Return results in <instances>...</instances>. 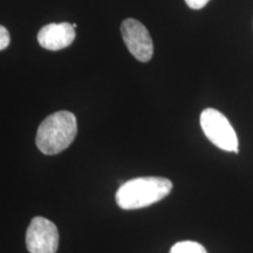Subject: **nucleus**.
Returning a JSON list of instances; mask_svg holds the SVG:
<instances>
[{
    "label": "nucleus",
    "mask_w": 253,
    "mask_h": 253,
    "mask_svg": "<svg viewBox=\"0 0 253 253\" xmlns=\"http://www.w3.org/2000/svg\"><path fill=\"white\" fill-rule=\"evenodd\" d=\"M172 190V182L163 177H138L121 185L116 203L123 210H136L162 201Z\"/></svg>",
    "instance_id": "1"
},
{
    "label": "nucleus",
    "mask_w": 253,
    "mask_h": 253,
    "mask_svg": "<svg viewBox=\"0 0 253 253\" xmlns=\"http://www.w3.org/2000/svg\"><path fill=\"white\" fill-rule=\"evenodd\" d=\"M78 134L75 115L67 110H60L41 122L37 132L38 149L45 155L62 153L73 143Z\"/></svg>",
    "instance_id": "2"
},
{
    "label": "nucleus",
    "mask_w": 253,
    "mask_h": 253,
    "mask_svg": "<svg viewBox=\"0 0 253 253\" xmlns=\"http://www.w3.org/2000/svg\"><path fill=\"white\" fill-rule=\"evenodd\" d=\"M201 126L211 143L224 151L238 154V137L224 114L207 108L201 114Z\"/></svg>",
    "instance_id": "3"
},
{
    "label": "nucleus",
    "mask_w": 253,
    "mask_h": 253,
    "mask_svg": "<svg viewBox=\"0 0 253 253\" xmlns=\"http://www.w3.org/2000/svg\"><path fill=\"white\" fill-rule=\"evenodd\" d=\"M26 248L30 253H56L59 231L55 224L47 218L34 217L26 231Z\"/></svg>",
    "instance_id": "4"
},
{
    "label": "nucleus",
    "mask_w": 253,
    "mask_h": 253,
    "mask_svg": "<svg viewBox=\"0 0 253 253\" xmlns=\"http://www.w3.org/2000/svg\"><path fill=\"white\" fill-rule=\"evenodd\" d=\"M121 33L126 48L135 59L141 62H148L153 58V39L143 24L136 19H126L121 25Z\"/></svg>",
    "instance_id": "5"
},
{
    "label": "nucleus",
    "mask_w": 253,
    "mask_h": 253,
    "mask_svg": "<svg viewBox=\"0 0 253 253\" xmlns=\"http://www.w3.org/2000/svg\"><path fill=\"white\" fill-rule=\"evenodd\" d=\"M75 39V28L72 24H48L38 33V42L42 48L60 50L71 46Z\"/></svg>",
    "instance_id": "6"
},
{
    "label": "nucleus",
    "mask_w": 253,
    "mask_h": 253,
    "mask_svg": "<svg viewBox=\"0 0 253 253\" xmlns=\"http://www.w3.org/2000/svg\"><path fill=\"white\" fill-rule=\"evenodd\" d=\"M169 253H208L202 244L191 240L178 242L172 246Z\"/></svg>",
    "instance_id": "7"
},
{
    "label": "nucleus",
    "mask_w": 253,
    "mask_h": 253,
    "mask_svg": "<svg viewBox=\"0 0 253 253\" xmlns=\"http://www.w3.org/2000/svg\"><path fill=\"white\" fill-rule=\"evenodd\" d=\"M9 41H11V38H9L8 31L4 26H0V50L7 48Z\"/></svg>",
    "instance_id": "8"
},
{
    "label": "nucleus",
    "mask_w": 253,
    "mask_h": 253,
    "mask_svg": "<svg viewBox=\"0 0 253 253\" xmlns=\"http://www.w3.org/2000/svg\"><path fill=\"white\" fill-rule=\"evenodd\" d=\"M209 1H210V0H185L186 5H188L189 7L192 9L203 8L204 6H207Z\"/></svg>",
    "instance_id": "9"
}]
</instances>
